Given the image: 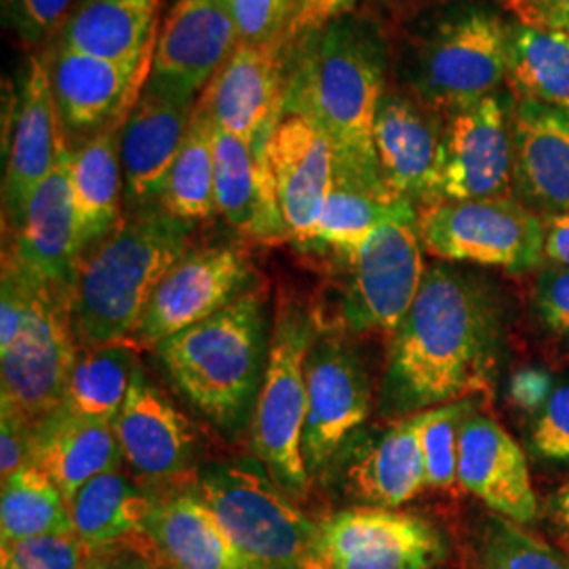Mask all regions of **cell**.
Listing matches in <instances>:
<instances>
[{
    "label": "cell",
    "mask_w": 569,
    "mask_h": 569,
    "mask_svg": "<svg viewBox=\"0 0 569 569\" xmlns=\"http://www.w3.org/2000/svg\"><path fill=\"white\" fill-rule=\"evenodd\" d=\"M468 411L467 399L420 411V443L430 488H451L458 481V441Z\"/></svg>",
    "instance_id": "38"
},
{
    "label": "cell",
    "mask_w": 569,
    "mask_h": 569,
    "mask_svg": "<svg viewBox=\"0 0 569 569\" xmlns=\"http://www.w3.org/2000/svg\"><path fill=\"white\" fill-rule=\"evenodd\" d=\"M154 42L129 60H102L58 47L49 60V77L66 140L81 146L129 117L148 81Z\"/></svg>",
    "instance_id": "14"
},
{
    "label": "cell",
    "mask_w": 569,
    "mask_h": 569,
    "mask_svg": "<svg viewBox=\"0 0 569 569\" xmlns=\"http://www.w3.org/2000/svg\"><path fill=\"white\" fill-rule=\"evenodd\" d=\"M192 110L194 106H178L148 91L131 108L121 133L122 182L131 207L161 199Z\"/></svg>",
    "instance_id": "26"
},
{
    "label": "cell",
    "mask_w": 569,
    "mask_h": 569,
    "mask_svg": "<svg viewBox=\"0 0 569 569\" xmlns=\"http://www.w3.org/2000/svg\"><path fill=\"white\" fill-rule=\"evenodd\" d=\"M16 103L4 176V203L18 226L32 194L49 178L61 152L68 148L47 58H30Z\"/></svg>",
    "instance_id": "19"
},
{
    "label": "cell",
    "mask_w": 569,
    "mask_h": 569,
    "mask_svg": "<svg viewBox=\"0 0 569 569\" xmlns=\"http://www.w3.org/2000/svg\"><path fill=\"white\" fill-rule=\"evenodd\" d=\"M350 488L378 509L406 505L427 486L420 443V413H413L382 435L376 446L348 470Z\"/></svg>",
    "instance_id": "31"
},
{
    "label": "cell",
    "mask_w": 569,
    "mask_h": 569,
    "mask_svg": "<svg viewBox=\"0 0 569 569\" xmlns=\"http://www.w3.org/2000/svg\"><path fill=\"white\" fill-rule=\"evenodd\" d=\"M82 569H108L103 566L102 561H98V559H93V557H89L87 559V563L82 566Z\"/></svg>",
    "instance_id": "51"
},
{
    "label": "cell",
    "mask_w": 569,
    "mask_h": 569,
    "mask_svg": "<svg viewBox=\"0 0 569 569\" xmlns=\"http://www.w3.org/2000/svg\"><path fill=\"white\" fill-rule=\"evenodd\" d=\"M552 515H555V521L559 523V528L569 536V481L557 491V496L552 500Z\"/></svg>",
    "instance_id": "50"
},
{
    "label": "cell",
    "mask_w": 569,
    "mask_h": 569,
    "mask_svg": "<svg viewBox=\"0 0 569 569\" xmlns=\"http://www.w3.org/2000/svg\"><path fill=\"white\" fill-rule=\"evenodd\" d=\"M112 427L122 458L148 479L178 477L188 467L197 441L186 416L143 376L142 367L136 369Z\"/></svg>",
    "instance_id": "25"
},
{
    "label": "cell",
    "mask_w": 569,
    "mask_h": 569,
    "mask_svg": "<svg viewBox=\"0 0 569 569\" xmlns=\"http://www.w3.org/2000/svg\"><path fill=\"white\" fill-rule=\"evenodd\" d=\"M4 20L21 41L41 44L63 30L79 0H2Z\"/></svg>",
    "instance_id": "42"
},
{
    "label": "cell",
    "mask_w": 569,
    "mask_h": 569,
    "mask_svg": "<svg viewBox=\"0 0 569 569\" xmlns=\"http://www.w3.org/2000/svg\"><path fill=\"white\" fill-rule=\"evenodd\" d=\"M458 481L505 519L526 526L538 515L528 458L491 418L468 413L458 441Z\"/></svg>",
    "instance_id": "20"
},
{
    "label": "cell",
    "mask_w": 569,
    "mask_h": 569,
    "mask_svg": "<svg viewBox=\"0 0 569 569\" xmlns=\"http://www.w3.org/2000/svg\"><path fill=\"white\" fill-rule=\"evenodd\" d=\"M315 323L300 306H284L272 338L264 380L251 420V446L277 486L302 493L308 468L302 453L306 422V359Z\"/></svg>",
    "instance_id": "6"
},
{
    "label": "cell",
    "mask_w": 569,
    "mask_h": 569,
    "mask_svg": "<svg viewBox=\"0 0 569 569\" xmlns=\"http://www.w3.org/2000/svg\"><path fill=\"white\" fill-rule=\"evenodd\" d=\"M68 507L77 536L89 549H100L142 529L152 500L138 493L119 470H110L82 486Z\"/></svg>",
    "instance_id": "35"
},
{
    "label": "cell",
    "mask_w": 569,
    "mask_h": 569,
    "mask_svg": "<svg viewBox=\"0 0 569 569\" xmlns=\"http://www.w3.org/2000/svg\"><path fill=\"white\" fill-rule=\"evenodd\" d=\"M32 462V425L9 403L0 409V475L11 477Z\"/></svg>",
    "instance_id": "46"
},
{
    "label": "cell",
    "mask_w": 569,
    "mask_h": 569,
    "mask_svg": "<svg viewBox=\"0 0 569 569\" xmlns=\"http://www.w3.org/2000/svg\"><path fill=\"white\" fill-rule=\"evenodd\" d=\"M30 279L32 302L26 323L18 340L0 352V363L2 403L16 407L30 425H37L63 406L79 345L70 296Z\"/></svg>",
    "instance_id": "9"
},
{
    "label": "cell",
    "mask_w": 569,
    "mask_h": 569,
    "mask_svg": "<svg viewBox=\"0 0 569 569\" xmlns=\"http://www.w3.org/2000/svg\"><path fill=\"white\" fill-rule=\"evenodd\" d=\"M91 549L77 536L47 533L0 547V569H82Z\"/></svg>",
    "instance_id": "40"
},
{
    "label": "cell",
    "mask_w": 569,
    "mask_h": 569,
    "mask_svg": "<svg viewBox=\"0 0 569 569\" xmlns=\"http://www.w3.org/2000/svg\"><path fill=\"white\" fill-rule=\"evenodd\" d=\"M268 154L289 239L310 244L333 183L331 142L302 117H283Z\"/></svg>",
    "instance_id": "21"
},
{
    "label": "cell",
    "mask_w": 569,
    "mask_h": 569,
    "mask_svg": "<svg viewBox=\"0 0 569 569\" xmlns=\"http://www.w3.org/2000/svg\"><path fill=\"white\" fill-rule=\"evenodd\" d=\"M138 367L131 346L84 348L72 367L63 407L82 418L112 425L129 395Z\"/></svg>",
    "instance_id": "36"
},
{
    "label": "cell",
    "mask_w": 569,
    "mask_h": 569,
    "mask_svg": "<svg viewBox=\"0 0 569 569\" xmlns=\"http://www.w3.org/2000/svg\"><path fill=\"white\" fill-rule=\"evenodd\" d=\"M406 201L388 188L333 176L310 247H326L348 260Z\"/></svg>",
    "instance_id": "34"
},
{
    "label": "cell",
    "mask_w": 569,
    "mask_h": 569,
    "mask_svg": "<svg viewBox=\"0 0 569 569\" xmlns=\"http://www.w3.org/2000/svg\"><path fill=\"white\" fill-rule=\"evenodd\" d=\"M253 279L243 253L232 247L188 251L157 287L131 342L157 348L243 296Z\"/></svg>",
    "instance_id": "13"
},
{
    "label": "cell",
    "mask_w": 569,
    "mask_h": 569,
    "mask_svg": "<svg viewBox=\"0 0 569 569\" xmlns=\"http://www.w3.org/2000/svg\"><path fill=\"white\" fill-rule=\"evenodd\" d=\"M371 409L366 369L342 342L323 336L306 359V422L302 435L308 472H319L361 427Z\"/></svg>",
    "instance_id": "16"
},
{
    "label": "cell",
    "mask_w": 569,
    "mask_h": 569,
    "mask_svg": "<svg viewBox=\"0 0 569 569\" xmlns=\"http://www.w3.org/2000/svg\"><path fill=\"white\" fill-rule=\"evenodd\" d=\"M74 531L72 515L58 486L37 465H26L2 479L0 540L2 545L47 533Z\"/></svg>",
    "instance_id": "37"
},
{
    "label": "cell",
    "mask_w": 569,
    "mask_h": 569,
    "mask_svg": "<svg viewBox=\"0 0 569 569\" xmlns=\"http://www.w3.org/2000/svg\"><path fill=\"white\" fill-rule=\"evenodd\" d=\"M129 569H146V568H129Z\"/></svg>",
    "instance_id": "52"
},
{
    "label": "cell",
    "mask_w": 569,
    "mask_h": 569,
    "mask_svg": "<svg viewBox=\"0 0 569 569\" xmlns=\"http://www.w3.org/2000/svg\"><path fill=\"white\" fill-rule=\"evenodd\" d=\"M121 460L110 422L82 418L61 406L32 425V465L58 486L68 505L91 479L119 470Z\"/></svg>",
    "instance_id": "27"
},
{
    "label": "cell",
    "mask_w": 569,
    "mask_h": 569,
    "mask_svg": "<svg viewBox=\"0 0 569 569\" xmlns=\"http://www.w3.org/2000/svg\"><path fill=\"white\" fill-rule=\"evenodd\" d=\"M72 150L61 152L56 169L37 188L18 224L7 258L37 281L70 296L82 262L79 226L70 183Z\"/></svg>",
    "instance_id": "18"
},
{
    "label": "cell",
    "mask_w": 569,
    "mask_h": 569,
    "mask_svg": "<svg viewBox=\"0 0 569 569\" xmlns=\"http://www.w3.org/2000/svg\"><path fill=\"white\" fill-rule=\"evenodd\" d=\"M382 96V49L359 23L329 21L289 49L283 117H302L326 133L333 176L388 188L373 146Z\"/></svg>",
    "instance_id": "2"
},
{
    "label": "cell",
    "mask_w": 569,
    "mask_h": 569,
    "mask_svg": "<svg viewBox=\"0 0 569 569\" xmlns=\"http://www.w3.org/2000/svg\"><path fill=\"white\" fill-rule=\"evenodd\" d=\"M355 4L357 0H300L293 20L289 21L284 30L283 42L287 51L329 21L345 18Z\"/></svg>",
    "instance_id": "47"
},
{
    "label": "cell",
    "mask_w": 569,
    "mask_h": 569,
    "mask_svg": "<svg viewBox=\"0 0 569 569\" xmlns=\"http://www.w3.org/2000/svg\"><path fill=\"white\" fill-rule=\"evenodd\" d=\"M345 319L357 331H392L413 305L427 268L411 201L378 226L350 258Z\"/></svg>",
    "instance_id": "10"
},
{
    "label": "cell",
    "mask_w": 569,
    "mask_h": 569,
    "mask_svg": "<svg viewBox=\"0 0 569 569\" xmlns=\"http://www.w3.org/2000/svg\"><path fill=\"white\" fill-rule=\"evenodd\" d=\"M531 448L555 465H569V382L550 390L531 425Z\"/></svg>",
    "instance_id": "43"
},
{
    "label": "cell",
    "mask_w": 569,
    "mask_h": 569,
    "mask_svg": "<svg viewBox=\"0 0 569 569\" xmlns=\"http://www.w3.org/2000/svg\"><path fill=\"white\" fill-rule=\"evenodd\" d=\"M127 119L112 122L72 150L70 183L82 258L122 224L121 133Z\"/></svg>",
    "instance_id": "28"
},
{
    "label": "cell",
    "mask_w": 569,
    "mask_h": 569,
    "mask_svg": "<svg viewBox=\"0 0 569 569\" xmlns=\"http://www.w3.org/2000/svg\"><path fill=\"white\" fill-rule=\"evenodd\" d=\"M163 0H79L60 47L102 60L138 58L159 34Z\"/></svg>",
    "instance_id": "30"
},
{
    "label": "cell",
    "mask_w": 569,
    "mask_h": 569,
    "mask_svg": "<svg viewBox=\"0 0 569 569\" xmlns=\"http://www.w3.org/2000/svg\"><path fill=\"white\" fill-rule=\"evenodd\" d=\"M545 258H549V262L569 268V211L550 218L545 239Z\"/></svg>",
    "instance_id": "49"
},
{
    "label": "cell",
    "mask_w": 569,
    "mask_h": 569,
    "mask_svg": "<svg viewBox=\"0 0 569 569\" xmlns=\"http://www.w3.org/2000/svg\"><path fill=\"white\" fill-rule=\"evenodd\" d=\"M536 308L542 321L557 336L569 340V268L568 266H542L536 281Z\"/></svg>",
    "instance_id": "45"
},
{
    "label": "cell",
    "mask_w": 569,
    "mask_h": 569,
    "mask_svg": "<svg viewBox=\"0 0 569 569\" xmlns=\"http://www.w3.org/2000/svg\"><path fill=\"white\" fill-rule=\"evenodd\" d=\"M443 129L430 108L387 91L378 106L373 146L382 180L401 199L432 203Z\"/></svg>",
    "instance_id": "24"
},
{
    "label": "cell",
    "mask_w": 569,
    "mask_h": 569,
    "mask_svg": "<svg viewBox=\"0 0 569 569\" xmlns=\"http://www.w3.org/2000/svg\"><path fill=\"white\" fill-rule=\"evenodd\" d=\"M507 84L515 102L569 112V34L517 23L509 26Z\"/></svg>",
    "instance_id": "32"
},
{
    "label": "cell",
    "mask_w": 569,
    "mask_h": 569,
    "mask_svg": "<svg viewBox=\"0 0 569 569\" xmlns=\"http://www.w3.org/2000/svg\"><path fill=\"white\" fill-rule=\"evenodd\" d=\"M321 569H428L441 540L427 521L388 509H350L317 526Z\"/></svg>",
    "instance_id": "15"
},
{
    "label": "cell",
    "mask_w": 569,
    "mask_h": 569,
    "mask_svg": "<svg viewBox=\"0 0 569 569\" xmlns=\"http://www.w3.org/2000/svg\"><path fill=\"white\" fill-rule=\"evenodd\" d=\"M509 26L483 9L437 23L420 47L416 89L428 108L456 112L493 96L507 79Z\"/></svg>",
    "instance_id": "8"
},
{
    "label": "cell",
    "mask_w": 569,
    "mask_h": 569,
    "mask_svg": "<svg viewBox=\"0 0 569 569\" xmlns=\"http://www.w3.org/2000/svg\"><path fill=\"white\" fill-rule=\"evenodd\" d=\"M239 44L226 0H176L159 28L146 91L192 106Z\"/></svg>",
    "instance_id": "11"
},
{
    "label": "cell",
    "mask_w": 569,
    "mask_h": 569,
    "mask_svg": "<svg viewBox=\"0 0 569 569\" xmlns=\"http://www.w3.org/2000/svg\"><path fill=\"white\" fill-rule=\"evenodd\" d=\"M519 23L569 34V0H500Z\"/></svg>",
    "instance_id": "48"
},
{
    "label": "cell",
    "mask_w": 569,
    "mask_h": 569,
    "mask_svg": "<svg viewBox=\"0 0 569 569\" xmlns=\"http://www.w3.org/2000/svg\"><path fill=\"white\" fill-rule=\"evenodd\" d=\"M300 0H226L239 42L262 44L283 39Z\"/></svg>",
    "instance_id": "41"
},
{
    "label": "cell",
    "mask_w": 569,
    "mask_h": 569,
    "mask_svg": "<svg viewBox=\"0 0 569 569\" xmlns=\"http://www.w3.org/2000/svg\"><path fill=\"white\" fill-rule=\"evenodd\" d=\"M428 253L449 262L498 266L526 272L542 264L547 224L512 199H472L428 204L418 218Z\"/></svg>",
    "instance_id": "7"
},
{
    "label": "cell",
    "mask_w": 569,
    "mask_h": 569,
    "mask_svg": "<svg viewBox=\"0 0 569 569\" xmlns=\"http://www.w3.org/2000/svg\"><path fill=\"white\" fill-rule=\"evenodd\" d=\"M287 56L283 39L239 42L199 98L213 122L251 146L268 148L283 119Z\"/></svg>",
    "instance_id": "17"
},
{
    "label": "cell",
    "mask_w": 569,
    "mask_h": 569,
    "mask_svg": "<svg viewBox=\"0 0 569 569\" xmlns=\"http://www.w3.org/2000/svg\"><path fill=\"white\" fill-rule=\"evenodd\" d=\"M216 209L258 241L289 239L268 148H258L213 122Z\"/></svg>",
    "instance_id": "23"
},
{
    "label": "cell",
    "mask_w": 569,
    "mask_h": 569,
    "mask_svg": "<svg viewBox=\"0 0 569 569\" xmlns=\"http://www.w3.org/2000/svg\"><path fill=\"white\" fill-rule=\"evenodd\" d=\"M192 224L163 209L122 222L84 253L70 293L79 348L124 345L142 323L157 287L188 253Z\"/></svg>",
    "instance_id": "3"
},
{
    "label": "cell",
    "mask_w": 569,
    "mask_h": 569,
    "mask_svg": "<svg viewBox=\"0 0 569 569\" xmlns=\"http://www.w3.org/2000/svg\"><path fill=\"white\" fill-rule=\"evenodd\" d=\"M161 209L183 222H199L216 209V143L213 119L201 100L194 103L182 148L161 192Z\"/></svg>",
    "instance_id": "33"
},
{
    "label": "cell",
    "mask_w": 569,
    "mask_h": 569,
    "mask_svg": "<svg viewBox=\"0 0 569 569\" xmlns=\"http://www.w3.org/2000/svg\"><path fill=\"white\" fill-rule=\"evenodd\" d=\"M512 183L523 204L549 218L569 211V112L542 103L515 102Z\"/></svg>",
    "instance_id": "22"
},
{
    "label": "cell",
    "mask_w": 569,
    "mask_h": 569,
    "mask_svg": "<svg viewBox=\"0 0 569 569\" xmlns=\"http://www.w3.org/2000/svg\"><path fill=\"white\" fill-rule=\"evenodd\" d=\"M510 183L512 131L507 103L489 96L451 112L441 136L432 203L509 199Z\"/></svg>",
    "instance_id": "12"
},
{
    "label": "cell",
    "mask_w": 569,
    "mask_h": 569,
    "mask_svg": "<svg viewBox=\"0 0 569 569\" xmlns=\"http://www.w3.org/2000/svg\"><path fill=\"white\" fill-rule=\"evenodd\" d=\"M483 569H569L568 559L509 519H493L481 547Z\"/></svg>",
    "instance_id": "39"
},
{
    "label": "cell",
    "mask_w": 569,
    "mask_h": 569,
    "mask_svg": "<svg viewBox=\"0 0 569 569\" xmlns=\"http://www.w3.org/2000/svg\"><path fill=\"white\" fill-rule=\"evenodd\" d=\"M32 302V279L7 256L2 262L0 291V352H4L20 336Z\"/></svg>",
    "instance_id": "44"
},
{
    "label": "cell",
    "mask_w": 569,
    "mask_h": 569,
    "mask_svg": "<svg viewBox=\"0 0 569 569\" xmlns=\"http://www.w3.org/2000/svg\"><path fill=\"white\" fill-rule=\"evenodd\" d=\"M247 569H321L317 528L256 462L204 468L197 493Z\"/></svg>",
    "instance_id": "5"
},
{
    "label": "cell",
    "mask_w": 569,
    "mask_h": 569,
    "mask_svg": "<svg viewBox=\"0 0 569 569\" xmlns=\"http://www.w3.org/2000/svg\"><path fill=\"white\" fill-rule=\"evenodd\" d=\"M142 529L171 569H247L199 496L152 502Z\"/></svg>",
    "instance_id": "29"
},
{
    "label": "cell",
    "mask_w": 569,
    "mask_h": 569,
    "mask_svg": "<svg viewBox=\"0 0 569 569\" xmlns=\"http://www.w3.org/2000/svg\"><path fill=\"white\" fill-rule=\"evenodd\" d=\"M496 319L486 293L449 268H428L392 333L385 380L388 413L427 411L488 387Z\"/></svg>",
    "instance_id": "1"
},
{
    "label": "cell",
    "mask_w": 569,
    "mask_h": 569,
    "mask_svg": "<svg viewBox=\"0 0 569 569\" xmlns=\"http://www.w3.org/2000/svg\"><path fill=\"white\" fill-rule=\"evenodd\" d=\"M270 338L264 296L251 289L154 350L173 385L207 420L239 432L253 420Z\"/></svg>",
    "instance_id": "4"
}]
</instances>
